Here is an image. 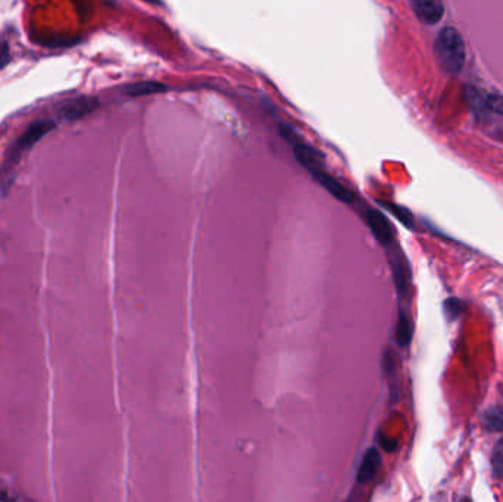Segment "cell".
I'll return each mask as SVG.
<instances>
[{
  "label": "cell",
  "mask_w": 503,
  "mask_h": 502,
  "mask_svg": "<svg viewBox=\"0 0 503 502\" xmlns=\"http://www.w3.org/2000/svg\"><path fill=\"white\" fill-rule=\"evenodd\" d=\"M434 55L440 68L447 74H458L464 68L467 49L456 28L446 27L441 29L434 42Z\"/></svg>",
  "instance_id": "1"
},
{
  "label": "cell",
  "mask_w": 503,
  "mask_h": 502,
  "mask_svg": "<svg viewBox=\"0 0 503 502\" xmlns=\"http://www.w3.org/2000/svg\"><path fill=\"white\" fill-rule=\"evenodd\" d=\"M55 127H56V121H53V119H50V118L37 119V121H34L33 124H29L25 132L16 139V142L14 143L11 152L8 154L2 171H0V178L6 180L9 173H11L12 168L18 164L19 158H21V155L25 152V150L33 147L40 139L52 132Z\"/></svg>",
  "instance_id": "2"
},
{
  "label": "cell",
  "mask_w": 503,
  "mask_h": 502,
  "mask_svg": "<svg viewBox=\"0 0 503 502\" xmlns=\"http://www.w3.org/2000/svg\"><path fill=\"white\" fill-rule=\"evenodd\" d=\"M97 108V100L95 97H75L71 100H66L65 104L59 105L56 109L58 118L64 119V121H73V119L82 118L92 112Z\"/></svg>",
  "instance_id": "3"
},
{
  "label": "cell",
  "mask_w": 503,
  "mask_h": 502,
  "mask_svg": "<svg viewBox=\"0 0 503 502\" xmlns=\"http://www.w3.org/2000/svg\"><path fill=\"white\" fill-rule=\"evenodd\" d=\"M365 218L372 235L381 245L390 246L393 243V228H391L389 219L383 213H380L377 209H368Z\"/></svg>",
  "instance_id": "4"
},
{
  "label": "cell",
  "mask_w": 503,
  "mask_h": 502,
  "mask_svg": "<svg viewBox=\"0 0 503 502\" xmlns=\"http://www.w3.org/2000/svg\"><path fill=\"white\" fill-rule=\"evenodd\" d=\"M410 8L419 21L427 25L437 24L445 15V5L439 0H414Z\"/></svg>",
  "instance_id": "5"
},
{
  "label": "cell",
  "mask_w": 503,
  "mask_h": 502,
  "mask_svg": "<svg viewBox=\"0 0 503 502\" xmlns=\"http://www.w3.org/2000/svg\"><path fill=\"white\" fill-rule=\"evenodd\" d=\"M310 176L314 177L330 195H333L334 198L341 200V202H345V204L355 202V193L350 192L346 186L341 184L334 177H331L328 173L324 171V169H318V171L310 173Z\"/></svg>",
  "instance_id": "6"
},
{
  "label": "cell",
  "mask_w": 503,
  "mask_h": 502,
  "mask_svg": "<svg viewBox=\"0 0 503 502\" xmlns=\"http://www.w3.org/2000/svg\"><path fill=\"white\" fill-rule=\"evenodd\" d=\"M291 147H293V154L295 158L297 159V163L304 168H306L309 173L318 171V169H324V155L321 154L319 150L304 142H299Z\"/></svg>",
  "instance_id": "7"
},
{
  "label": "cell",
  "mask_w": 503,
  "mask_h": 502,
  "mask_svg": "<svg viewBox=\"0 0 503 502\" xmlns=\"http://www.w3.org/2000/svg\"><path fill=\"white\" fill-rule=\"evenodd\" d=\"M380 464H381V455L378 453V449L376 448L367 449L364 458H362L360 461L356 480L359 481V483H368V481H371L376 477L377 471L380 468Z\"/></svg>",
  "instance_id": "8"
},
{
  "label": "cell",
  "mask_w": 503,
  "mask_h": 502,
  "mask_svg": "<svg viewBox=\"0 0 503 502\" xmlns=\"http://www.w3.org/2000/svg\"><path fill=\"white\" fill-rule=\"evenodd\" d=\"M391 268H393V277H395L397 294L400 296H406L408 290H409L410 274H409V268H408L405 258L396 255L393 261H391Z\"/></svg>",
  "instance_id": "9"
},
{
  "label": "cell",
  "mask_w": 503,
  "mask_h": 502,
  "mask_svg": "<svg viewBox=\"0 0 503 502\" xmlns=\"http://www.w3.org/2000/svg\"><path fill=\"white\" fill-rule=\"evenodd\" d=\"M481 425L490 431H503V405L486 409L481 416Z\"/></svg>",
  "instance_id": "10"
},
{
  "label": "cell",
  "mask_w": 503,
  "mask_h": 502,
  "mask_svg": "<svg viewBox=\"0 0 503 502\" xmlns=\"http://www.w3.org/2000/svg\"><path fill=\"white\" fill-rule=\"evenodd\" d=\"M167 86L162 83H156V82H143V83H136L132 86H127L124 88L125 95L128 96H147V95H155V93H160L165 92Z\"/></svg>",
  "instance_id": "11"
},
{
  "label": "cell",
  "mask_w": 503,
  "mask_h": 502,
  "mask_svg": "<svg viewBox=\"0 0 503 502\" xmlns=\"http://www.w3.org/2000/svg\"><path fill=\"white\" fill-rule=\"evenodd\" d=\"M412 333H414V327H412L410 318L404 313V311H400L397 326H396L397 344L402 348H406L410 344V340H412Z\"/></svg>",
  "instance_id": "12"
},
{
  "label": "cell",
  "mask_w": 503,
  "mask_h": 502,
  "mask_svg": "<svg viewBox=\"0 0 503 502\" xmlns=\"http://www.w3.org/2000/svg\"><path fill=\"white\" fill-rule=\"evenodd\" d=\"M491 470L496 477L503 476V438L499 439L491 453Z\"/></svg>",
  "instance_id": "13"
},
{
  "label": "cell",
  "mask_w": 503,
  "mask_h": 502,
  "mask_svg": "<svg viewBox=\"0 0 503 502\" xmlns=\"http://www.w3.org/2000/svg\"><path fill=\"white\" fill-rule=\"evenodd\" d=\"M384 206L391 211V214H393L402 224L406 226L408 228H414V218H412L410 213L408 209L402 208L399 205H395V204H384Z\"/></svg>",
  "instance_id": "14"
},
{
  "label": "cell",
  "mask_w": 503,
  "mask_h": 502,
  "mask_svg": "<svg viewBox=\"0 0 503 502\" xmlns=\"http://www.w3.org/2000/svg\"><path fill=\"white\" fill-rule=\"evenodd\" d=\"M467 308L465 302H462L458 298H449L445 302V314L449 320H456Z\"/></svg>",
  "instance_id": "15"
},
{
  "label": "cell",
  "mask_w": 503,
  "mask_h": 502,
  "mask_svg": "<svg viewBox=\"0 0 503 502\" xmlns=\"http://www.w3.org/2000/svg\"><path fill=\"white\" fill-rule=\"evenodd\" d=\"M484 102H486L487 110H491V112L503 115V95L496 93V92L489 93L484 97Z\"/></svg>",
  "instance_id": "16"
},
{
  "label": "cell",
  "mask_w": 503,
  "mask_h": 502,
  "mask_svg": "<svg viewBox=\"0 0 503 502\" xmlns=\"http://www.w3.org/2000/svg\"><path fill=\"white\" fill-rule=\"evenodd\" d=\"M278 128H280V134L283 136V139L286 140V142H289L291 146H295L296 143L302 142L300 137H299V136H297V133L295 132V128L291 127V126H289V124H286V123H280Z\"/></svg>",
  "instance_id": "17"
},
{
  "label": "cell",
  "mask_w": 503,
  "mask_h": 502,
  "mask_svg": "<svg viewBox=\"0 0 503 502\" xmlns=\"http://www.w3.org/2000/svg\"><path fill=\"white\" fill-rule=\"evenodd\" d=\"M9 61H11V52H9V45L6 40L0 38V69H3Z\"/></svg>",
  "instance_id": "18"
},
{
  "label": "cell",
  "mask_w": 503,
  "mask_h": 502,
  "mask_svg": "<svg viewBox=\"0 0 503 502\" xmlns=\"http://www.w3.org/2000/svg\"><path fill=\"white\" fill-rule=\"evenodd\" d=\"M378 444L383 446V449L387 451V453H391V451H395L397 448V442L395 439L384 436L383 433L378 435Z\"/></svg>",
  "instance_id": "19"
},
{
  "label": "cell",
  "mask_w": 503,
  "mask_h": 502,
  "mask_svg": "<svg viewBox=\"0 0 503 502\" xmlns=\"http://www.w3.org/2000/svg\"><path fill=\"white\" fill-rule=\"evenodd\" d=\"M461 502H472L469 498H462V501Z\"/></svg>",
  "instance_id": "20"
}]
</instances>
